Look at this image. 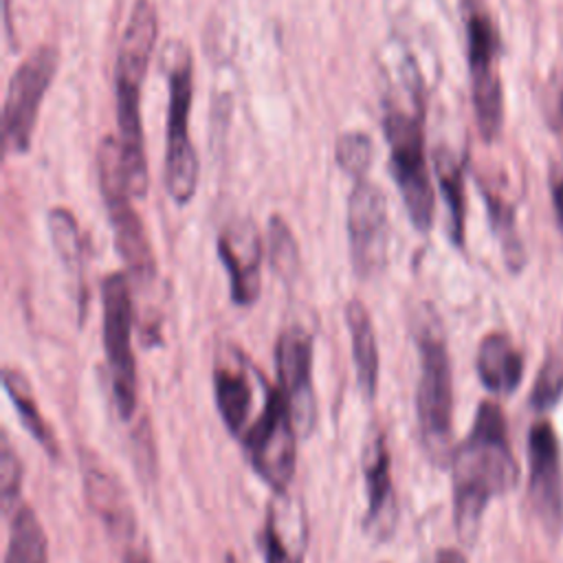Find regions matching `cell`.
Segmentation results:
<instances>
[{"label": "cell", "mask_w": 563, "mask_h": 563, "mask_svg": "<svg viewBox=\"0 0 563 563\" xmlns=\"http://www.w3.org/2000/svg\"><path fill=\"white\" fill-rule=\"evenodd\" d=\"M268 260L277 277L290 284L299 273V249L290 227L279 216L268 220Z\"/></svg>", "instance_id": "cell-25"}, {"label": "cell", "mask_w": 563, "mask_h": 563, "mask_svg": "<svg viewBox=\"0 0 563 563\" xmlns=\"http://www.w3.org/2000/svg\"><path fill=\"white\" fill-rule=\"evenodd\" d=\"M383 132L389 143V169L416 231L427 233L433 224V187L424 156V103L418 95L411 108L385 103Z\"/></svg>", "instance_id": "cell-4"}, {"label": "cell", "mask_w": 563, "mask_h": 563, "mask_svg": "<svg viewBox=\"0 0 563 563\" xmlns=\"http://www.w3.org/2000/svg\"><path fill=\"white\" fill-rule=\"evenodd\" d=\"M563 394V361L556 354H550L539 369V376L530 391V405L537 411H545L559 402Z\"/></svg>", "instance_id": "cell-27"}, {"label": "cell", "mask_w": 563, "mask_h": 563, "mask_svg": "<svg viewBox=\"0 0 563 563\" xmlns=\"http://www.w3.org/2000/svg\"><path fill=\"white\" fill-rule=\"evenodd\" d=\"M81 475L90 510L103 523L110 541L121 554L139 548L136 515L117 477L90 453H81Z\"/></svg>", "instance_id": "cell-14"}, {"label": "cell", "mask_w": 563, "mask_h": 563, "mask_svg": "<svg viewBox=\"0 0 563 563\" xmlns=\"http://www.w3.org/2000/svg\"><path fill=\"white\" fill-rule=\"evenodd\" d=\"M163 64L169 84L165 187L174 202L187 205L198 187V156L189 141V108L194 97V59L185 42H167Z\"/></svg>", "instance_id": "cell-5"}, {"label": "cell", "mask_w": 563, "mask_h": 563, "mask_svg": "<svg viewBox=\"0 0 563 563\" xmlns=\"http://www.w3.org/2000/svg\"><path fill=\"white\" fill-rule=\"evenodd\" d=\"M561 114H563V97H561Z\"/></svg>", "instance_id": "cell-34"}, {"label": "cell", "mask_w": 563, "mask_h": 563, "mask_svg": "<svg viewBox=\"0 0 563 563\" xmlns=\"http://www.w3.org/2000/svg\"><path fill=\"white\" fill-rule=\"evenodd\" d=\"M435 563H466V559L462 552H457L453 548H442L435 556Z\"/></svg>", "instance_id": "cell-31"}, {"label": "cell", "mask_w": 563, "mask_h": 563, "mask_svg": "<svg viewBox=\"0 0 563 563\" xmlns=\"http://www.w3.org/2000/svg\"><path fill=\"white\" fill-rule=\"evenodd\" d=\"M297 427L290 407L277 385L264 380L260 413L242 435V444L253 471L275 493H286L297 464Z\"/></svg>", "instance_id": "cell-7"}, {"label": "cell", "mask_w": 563, "mask_h": 563, "mask_svg": "<svg viewBox=\"0 0 563 563\" xmlns=\"http://www.w3.org/2000/svg\"><path fill=\"white\" fill-rule=\"evenodd\" d=\"M57 48L42 44L11 75L4 97V143L13 152H29L42 99L57 70Z\"/></svg>", "instance_id": "cell-10"}, {"label": "cell", "mask_w": 563, "mask_h": 563, "mask_svg": "<svg viewBox=\"0 0 563 563\" xmlns=\"http://www.w3.org/2000/svg\"><path fill=\"white\" fill-rule=\"evenodd\" d=\"M97 165H99L101 196H103L108 220L114 233L117 251L125 264V273L134 282L147 284L156 277V260H154V251L145 233V227L130 202L132 194L125 183L119 139L114 136L101 139Z\"/></svg>", "instance_id": "cell-6"}, {"label": "cell", "mask_w": 563, "mask_h": 563, "mask_svg": "<svg viewBox=\"0 0 563 563\" xmlns=\"http://www.w3.org/2000/svg\"><path fill=\"white\" fill-rule=\"evenodd\" d=\"M528 464L532 508L545 532L556 537L563 528V464L556 433L548 420H539L530 429Z\"/></svg>", "instance_id": "cell-13"}, {"label": "cell", "mask_w": 563, "mask_h": 563, "mask_svg": "<svg viewBox=\"0 0 563 563\" xmlns=\"http://www.w3.org/2000/svg\"><path fill=\"white\" fill-rule=\"evenodd\" d=\"M363 477L367 493L365 532L376 539H389L398 521V504L391 479V455L383 431H374L363 451Z\"/></svg>", "instance_id": "cell-16"}, {"label": "cell", "mask_w": 563, "mask_h": 563, "mask_svg": "<svg viewBox=\"0 0 563 563\" xmlns=\"http://www.w3.org/2000/svg\"><path fill=\"white\" fill-rule=\"evenodd\" d=\"M156 11L150 0H136L128 18L117 57V125L121 163L132 198L147 194L150 174L141 128V84L156 44Z\"/></svg>", "instance_id": "cell-2"}, {"label": "cell", "mask_w": 563, "mask_h": 563, "mask_svg": "<svg viewBox=\"0 0 563 563\" xmlns=\"http://www.w3.org/2000/svg\"><path fill=\"white\" fill-rule=\"evenodd\" d=\"M277 387L284 394L295 427L301 435H310L317 424V398L312 385V336L301 325L279 332L275 343Z\"/></svg>", "instance_id": "cell-12"}, {"label": "cell", "mask_w": 563, "mask_h": 563, "mask_svg": "<svg viewBox=\"0 0 563 563\" xmlns=\"http://www.w3.org/2000/svg\"><path fill=\"white\" fill-rule=\"evenodd\" d=\"M0 488H2L4 512H9L13 506L18 508L20 488H22V466L7 433H2V449H0Z\"/></svg>", "instance_id": "cell-28"}, {"label": "cell", "mask_w": 563, "mask_h": 563, "mask_svg": "<svg viewBox=\"0 0 563 563\" xmlns=\"http://www.w3.org/2000/svg\"><path fill=\"white\" fill-rule=\"evenodd\" d=\"M477 376L482 385L497 396L512 394L523 376V356L508 334L490 332L477 347Z\"/></svg>", "instance_id": "cell-18"}, {"label": "cell", "mask_w": 563, "mask_h": 563, "mask_svg": "<svg viewBox=\"0 0 563 563\" xmlns=\"http://www.w3.org/2000/svg\"><path fill=\"white\" fill-rule=\"evenodd\" d=\"M262 550H264V563H301L299 552H292L288 541L284 539V532L279 528V521L273 508L268 510V517L262 530Z\"/></svg>", "instance_id": "cell-29"}, {"label": "cell", "mask_w": 563, "mask_h": 563, "mask_svg": "<svg viewBox=\"0 0 563 563\" xmlns=\"http://www.w3.org/2000/svg\"><path fill=\"white\" fill-rule=\"evenodd\" d=\"M552 205H554V211H556V222L563 231V172H554L552 174Z\"/></svg>", "instance_id": "cell-30"}, {"label": "cell", "mask_w": 563, "mask_h": 563, "mask_svg": "<svg viewBox=\"0 0 563 563\" xmlns=\"http://www.w3.org/2000/svg\"><path fill=\"white\" fill-rule=\"evenodd\" d=\"M517 477L504 411L497 402L484 400L468 435L453 453V523L462 543H475L490 499L515 488Z\"/></svg>", "instance_id": "cell-1"}, {"label": "cell", "mask_w": 563, "mask_h": 563, "mask_svg": "<svg viewBox=\"0 0 563 563\" xmlns=\"http://www.w3.org/2000/svg\"><path fill=\"white\" fill-rule=\"evenodd\" d=\"M101 332L117 411L130 420L136 411V363L132 350V295L125 273L101 282Z\"/></svg>", "instance_id": "cell-8"}, {"label": "cell", "mask_w": 563, "mask_h": 563, "mask_svg": "<svg viewBox=\"0 0 563 563\" xmlns=\"http://www.w3.org/2000/svg\"><path fill=\"white\" fill-rule=\"evenodd\" d=\"M4 563H48V539L31 506L13 512Z\"/></svg>", "instance_id": "cell-23"}, {"label": "cell", "mask_w": 563, "mask_h": 563, "mask_svg": "<svg viewBox=\"0 0 563 563\" xmlns=\"http://www.w3.org/2000/svg\"><path fill=\"white\" fill-rule=\"evenodd\" d=\"M372 154H374L372 139L363 132L341 134L334 147V158L339 167L345 174H350L354 180L367 176V169L372 165Z\"/></svg>", "instance_id": "cell-26"}, {"label": "cell", "mask_w": 563, "mask_h": 563, "mask_svg": "<svg viewBox=\"0 0 563 563\" xmlns=\"http://www.w3.org/2000/svg\"><path fill=\"white\" fill-rule=\"evenodd\" d=\"M224 563H238V561H235V556L229 552V554L224 556Z\"/></svg>", "instance_id": "cell-33"}, {"label": "cell", "mask_w": 563, "mask_h": 563, "mask_svg": "<svg viewBox=\"0 0 563 563\" xmlns=\"http://www.w3.org/2000/svg\"><path fill=\"white\" fill-rule=\"evenodd\" d=\"M484 198H486L490 224H493L495 235L499 238V244H501L506 264H508L512 271H519V268L523 266V246H521V240H519L517 229H515V213H512V207L506 205L504 198H499V196H495V194H490V191H484Z\"/></svg>", "instance_id": "cell-24"}, {"label": "cell", "mask_w": 563, "mask_h": 563, "mask_svg": "<svg viewBox=\"0 0 563 563\" xmlns=\"http://www.w3.org/2000/svg\"><path fill=\"white\" fill-rule=\"evenodd\" d=\"M121 563H150V559H147L145 550L139 545V548L121 554Z\"/></svg>", "instance_id": "cell-32"}, {"label": "cell", "mask_w": 563, "mask_h": 563, "mask_svg": "<svg viewBox=\"0 0 563 563\" xmlns=\"http://www.w3.org/2000/svg\"><path fill=\"white\" fill-rule=\"evenodd\" d=\"M350 260L356 277L372 279L387 264L389 224L385 196L372 180L356 178L347 198Z\"/></svg>", "instance_id": "cell-11"}, {"label": "cell", "mask_w": 563, "mask_h": 563, "mask_svg": "<svg viewBox=\"0 0 563 563\" xmlns=\"http://www.w3.org/2000/svg\"><path fill=\"white\" fill-rule=\"evenodd\" d=\"M433 167L438 176V185L442 198L449 209V233L455 246H464V216H466V198H464V169L455 152L449 147L433 150Z\"/></svg>", "instance_id": "cell-21"}, {"label": "cell", "mask_w": 563, "mask_h": 563, "mask_svg": "<svg viewBox=\"0 0 563 563\" xmlns=\"http://www.w3.org/2000/svg\"><path fill=\"white\" fill-rule=\"evenodd\" d=\"M464 24H466V48H468V70L473 88V110L477 119L479 134L493 141L501 130L504 108H501V81L497 73L499 57V35L493 18L479 4V0L464 2Z\"/></svg>", "instance_id": "cell-9"}, {"label": "cell", "mask_w": 563, "mask_h": 563, "mask_svg": "<svg viewBox=\"0 0 563 563\" xmlns=\"http://www.w3.org/2000/svg\"><path fill=\"white\" fill-rule=\"evenodd\" d=\"M2 385L11 400V405L18 411V418L22 427L29 431V435L46 451L48 457H59V442L55 438V431L44 420L37 400L33 396V387L29 385L26 376L15 367H4L2 372Z\"/></svg>", "instance_id": "cell-20"}, {"label": "cell", "mask_w": 563, "mask_h": 563, "mask_svg": "<svg viewBox=\"0 0 563 563\" xmlns=\"http://www.w3.org/2000/svg\"><path fill=\"white\" fill-rule=\"evenodd\" d=\"M345 323L352 341V358L361 394L372 400L378 389V345L372 317L361 299L345 303Z\"/></svg>", "instance_id": "cell-19"}, {"label": "cell", "mask_w": 563, "mask_h": 563, "mask_svg": "<svg viewBox=\"0 0 563 563\" xmlns=\"http://www.w3.org/2000/svg\"><path fill=\"white\" fill-rule=\"evenodd\" d=\"M218 257L229 275L231 299L238 306H251L262 290L264 244L251 220L229 224L218 235Z\"/></svg>", "instance_id": "cell-15"}, {"label": "cell", "mask_w": 563, "mask_h": 563, "mask_svg": "<svg viewBox=\"0 0 563 563\" xmlns=\"http://www.w3.org/2000/svg\"><path fill=\"white\" fill-rule=\"evenodd\" d=\"M46 222H48L51 240H53V246H55L59 260L64 262L66 271L75 277L79 310H84L88 290H86V282H84V242L79 235L77 220L68 209L55 207L48 211Z\"/></svg>", "instance_id": "cell-22"}, {"label": "cell", "mask_w": 563, "mask_h": 563, "mask_svg": "<svg viewBox=\"0 0 563 563\" xmlns=\"http://www.w3.org/2000/svg\"><path fill=\"white\" fill-rule=\"evenodd\" d=\"M418 389L416 416L420 442L427 457L444 466L453 446V372L446 339L433 312L420 314L416 323Z\"/></svg>", "instance_id": "cell-3"}, {"label": "cell", "mask_w": 563, "mask_h": 563, "mask_svg": "<svg viewBox=\"0 0 563 563\" xmlns=\"http://www.w3.org/2000/svg\"><path fill=\"white\" fill-rule=\"evenodd\" d=\"M255 367L244 358L235 347H227V354L216 361L213 367V394L218 413L227 427V431L242 440L244 431L251 424V407H253V387L251 374Z\"/></svg>", "instance_id": "cell-17"}]
</instances>
